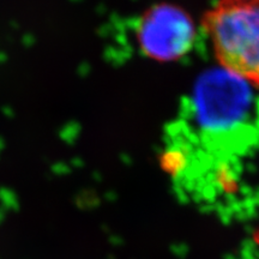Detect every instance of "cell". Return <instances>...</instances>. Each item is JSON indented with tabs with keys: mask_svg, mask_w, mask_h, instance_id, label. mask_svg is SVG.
<instances>
[{
	"mask_svg": "<svg viewBox=\"0 0 259 259\" xmlns=\"http://www.w3.org/2000/svg\"><path fill=\"white\" fill-rule=\"evenodd\" d=\"M202 27L220 69L259 88V0H220Z\"/></svg>",
	"mask_w": 259,
	"mask_h": 259,
	"instance_id": "cell-1",
	"label": "cell"
},
{
	"mask_svg": "<svg viewBox=\"0 0 259 259\" xmlns=\"http://www.w3.org/2000/svg\"><path fill=\"white\" fill-rule=\"evenodd\" d=\"M190 113L196 130L208 141L250 135L245 131L254 113L251 85L222 69L209 71L194 87Z\"/></svg>",
	"mask_w": 259,
	"mask_h": 259,
	"instance_id": "cell-2",
	"label": "cell"
},
{
	"mask_svg": "<svg viewBox=\"0 0 259 259\" xmlns=\"http://www.w3.org/2000/svg\"><path fill=\"white\" fill-rule=\"evenodd\" d=\"M196 38V27L185 10L161 3L148 9L137 25V41L151 59L173 61L189 53Z\"/></svg>",
	"mask_w": 259,
	"mask_h": 259,
	"instance_id": "cell-3",
	"label": "cell"
},
{
	"mask_svg": "<svg viewBox=\"0 0 259 259\" xmlns=\"http://www.w3.org/2000/svg\"><path fill=\"white\" fill-rule=\"evenodd\" d=\"M254 241L259 245V229L257 232H255V234H254Z\"/></svg>",
	"mask_w": 259,
	"mask_h": 259,
	"instance_id": "cell-4",
	"label": "cell"
}]
</instances>
